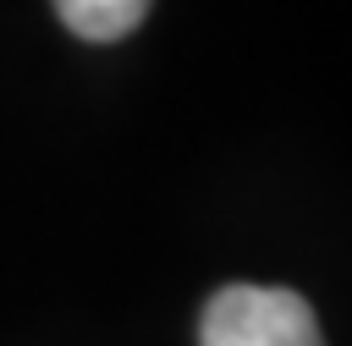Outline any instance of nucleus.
<instances>
[{
  "instance_id": "nucleus-1",
  "label": "nucleus",
  "mask_w": 352,
  "mask_h": 346,
  "mask_svg": "<svg viewBox=\"0 0 352 346\" xmlns=\"http://www.w3.org/2000/svg\"><path fill=\"white\" fill-rule=\"evenodd\" d=\"M198 346H324L314 308L280 286H226L209 297Z\"/></svg>"
},
{
  "instance_id": "nucleus-2",
  "label": "nucleus",
  "mask_w": 352,
  "mask_h": 346,
  "mask_svg": "<svg viewBox=\"0 0 352 346\" xmlns=\"http://www.w3.org/2000/svg\"><path fill=\"white\" fill-rule=\"evenodd\" d=\"M154 0H55V16L88 38V44H110V38H126L143 16H148Z\"/></svg>"
}]
</instances>
